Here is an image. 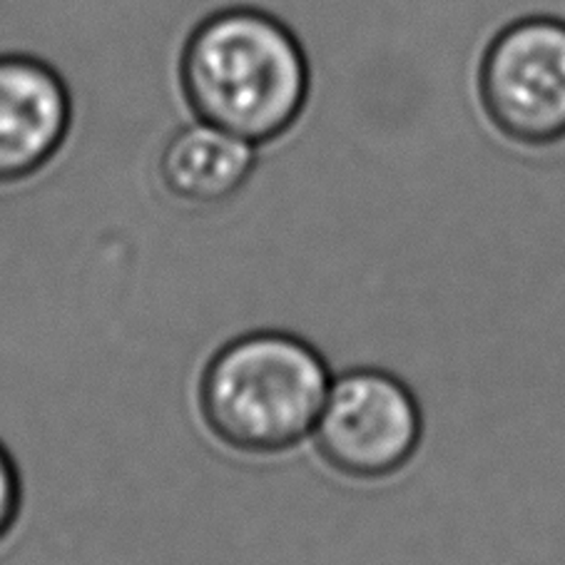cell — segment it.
Wrapping results in <instances>:
<instances>
[{"instance_id":"7","label":"cell","mask_w":565,"mask_h":565,"mask_svg":"<svg viewBox=\"0 0 565 565\" xmlns=\"http://www.w3.org/2000/svg\"><path fill=\"white\" fill-rule=\"evenodd\" d=\"M23 511V479L21 469L8 451L6 444L0 441V543L13 533Z\"/></svg>"},{"instance_id":"3","label":"cell","mask_w":565,"mask_h":565,"mask_svg":"<svg viewBox=\"0 0 565 565\" xmlns=\"http://www.w3.org/2000/svg\"><path fill=\"white\" fill-rule=\"evenodd\" d=\"M319 459L352 481L404 471L424 441V412L404 379L374 366L331 379L315 431Z\"/></svg>"},{"instance_id":"2","label":"cell","mask_w":565,"mask_h":565,"mask_svg":"<svg viewBox=\"0 0 565 565\" xmlns=\"http://www.w3.org/2000/svg\"><path fill=\"white\" fill-rule=\"evenodd\" d=\"M331 379L324 354L305 337L249 331L220 347L202 369L200 416L230 451L287 454L315 431Z\"/></svg>"},{"instance_id":"1","label":"cell","mask_w":565,"mask_h":565,"mask_svg":"<svg viewBox=\"0 0 565 565\" xmlns=\"http://www.w3.org/2000/svg\"><path fill=\"white\" fill-rule=\"evenodd\" d=\"M178 85L194 120L262 148L305 115L311 67L299 35L277 13L227 6L192 28Z\"/></svg>"},{"instance_id":"6","label":"cell","mask_w":565,"mask_h":565,"mask_svg":"<svg viewBox=\"0 0 565 565\" xmlns=\"http://www.w3.org/2000/svg\"><path fill=\"white\" fill-rule=\"evenodd\" d=\"M255 168V145L202 120L174 132L158 160L164 190L190 207H220L235 200Z\"/></svg>"},{"instance_id":"4","label":"cell","mask_w":565,"mask_h":565,"mask_svg":"<svg viewBox=\"0 0 565 565\" xmlns=\"http://www.w3.org/2000/svg\"><path fill=\"white\" fill-rule=\"evenodd\" d=\"M479 97L505 140L551 148L565 140V21L525 15L483 51Z\"/></svg>"},{"instance_id":"5","label":"cell","mask_w":565,"mask_h":565,"mask_svg":"<svg viewBox=\"0 0 565 565\" xmlns=\"http://www.w3.org/2000/svg\"><path fill=\"white\" fill-rule=\"evenodd\" d=\"M73 128V93L53 63L0 53V188L35 178Z\"/></svg>"}]
</instances>
